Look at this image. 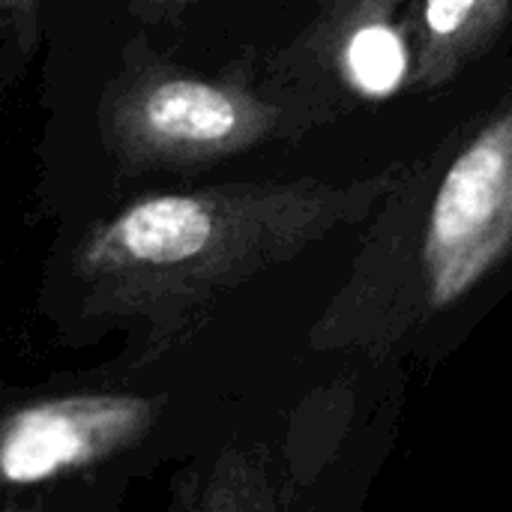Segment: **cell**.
I'll use <instances>...</instances> for the list:
<instances>
[{
    "mask_svg": "<svg viewBox=\"0 0 512 512\" xmlns=\"http://www.w3.org/2000/svg\"><path fill=\"white\" fill-rule=\"evenodd\" d=\"M512 246V105L450 165L429 216L423 270L435 306L465 297Z\"/></svg>",
    "mask_w": 512,
    "mask_h": 512,
    "instance_id": "277c9868",
    "label": "cell"
},
{
    "mask_svg": "<svg viewBox=\"0 0 512 512\" xmlns=\"http://www.w3.org/2000/svg\"><path fill=\"white\" fill-rule=\"evenodd\" d=\"M102 141L126 171L189 168L264 138L273 111L237 84L207 81L153 57H126L102 96Z\"/></svg>",
    "mask_w": 512,
    "mask_h": 512,
    "instance_id": "3957f363",
    "label": "cell"
},
{
    "mask_svg": "<svg viewBox=\"0 0 512 512\" xmlns=\"http://www.w3.org/2000/svg\"><path fill=\"white\" fill-rule=\"evenodd\" d=\"M351 84L366 96H390L408 72V48L390 24H363L345 45Z\"/></svg>",
    "mask_w": 512,
    "mask_h": 512,
    "instance_id": "5b68a950",
    "label": "cell"
},
{
    "mask_svg": "<svg viewBox=\"0 0 512 512\" xmlns=\"http://www.w3.org/2000/svg\"><path fill=\"white\" fill-rule=\"evenodd\" d=\"M387 186L234 183L135 198L87 225L72 246L75 321H174L372 210Z\"/></svg>",
    "mask_w": 512,
    "mask_h": 512,
    "instance_id": "6da1fadb",
    "label": "cell"
},
{
    "mask_svg": "<svg viewBox=\"0 0 512 512\" xmlns=\"http://www.w3.org/2000/svg\"><path fill=\"white\" fill-rule=\"evenodd\" d=\"M141 3H162V0H141Z\"/></svg>",
    "mask_w": 512,
    "mask_h": 512,
    "instance_id": "ba28073f",
    "label": "cell"
},
{
    "mask_svg": "<svg viewBox=\"0 0 512 512\" xmlns=\"http://www.w3.org/2000/svg\"><path fill=\"white\" fill-rule=\"evenodd\" d=\"M162 399L123 387L0 396V512L72 507L114 489L153 438Z\"/></svg>",
    "mask_w": 512,
    "mask_h": 512,
    "instance_id": "7a4b0ae2",
    "label": "cell"
},
{
    "mask_svg": "<svg viewBox=\"0 0 512 512\" xmlns=\"http://www.w3.org/2000/svg\"><path fill=\"white\" fill-rule=\"evenodd\" d=\"M489 0H426V30H429V60H441L456 48L474 21L489 15Z\"/></svg>",
    "mask_w": 512,
    "mask_h": 512,
    "instance_id": "52a82bcc",
    "label": "cell"
},
{
    "mask_svg": "<svg viewBox=\"0 0 512 512\" xmlns=\"http://www.w3.org/2000/svg\"><path fill=\"white\" fill-rule=\"evenodd\" d=\"M42 45V0H0V102L24 81Z\"/></svg>",
    "mask_w": 512,
    "mask_h": 512,
    "instance_id": "8992f818",
    "label": "cell"
}]
</instances>
